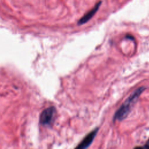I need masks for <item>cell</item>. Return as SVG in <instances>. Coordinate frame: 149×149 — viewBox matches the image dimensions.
<instances>
[{
	"mask_svg": "<svg viewBox=\"0 0 149 149\" xmlns=\"http://www.w3.org/2000/svg\"><path fill=\"white\" fill-rule=\"evenodd\" d=\"M56 115V109L54 107H49L44 111L40 116V123L43 126H51L54 122Z\"/></svg>",
	"mask_w": 149,
	"mask_h": 149,
	"instance_id": "obj_2",
	"label": "cell"
},
{
	"mask_svg": "<svg viewBox=\"0 0 149 149\" xmlns=\"http://www.w3.org/2000/svg\"><path fill=\"white\" fill-rule=\"evenodd\" d=\"M144 90L145 87H140L137 89L134 92H133V94H132L127 98V100L123 102V104L115 112L113 116V121L116 120L120 121L127 117L132 109V106Z\"/></svg>",
	"mask_w": 149,
	"mask_h": 149,
	"instance_id": "obj_1",
	"label": "cell"
},
{
	"mask_svg": "<svg viewBox=\"0 0 149 149\" xmlns=\"http://www.w3.org/2000/svg\"><path fill=\"white\" fill-rule=\"evenodd\" d=\"M102 3V1L98 2L93 7V9H91L90 10H89L87 13H86L83 17H81L78 21L77 24L78 25H82L83 24H85L88 21H89L96 13V12L98 11V10L100 8V5Z\"/></svg>",
	"mask_w": 149,
	"mask_h": 149,
	"instance_id": "obj_4",
	"label": "cell"
},
{
	"mask_svg": "<svg viewBox=\"0 0 149 149\" xmlns=\"http://www.w3.org/2000/svg\"><path fill=\"white\" fill-rule=\"evenodd\" d=\"M145 147L146 148H149V140L147 141L146 145H145Z\"/></svg>",
	"mask_w": 149,
	"mask_h": 149,
	"instance_id": "obj_5",
	"label": "cell"
},
{
	"mask_svg": "<svg viewBox=\"0 0 149 149\" xmlns=\"http://www.w3.org/2000/svg\"><path fill=\"white\" fill-rule=\"evenodd\" d=\"M98 131V128L97 127L95 129L93 130L91 132H90L89 133H88L81 140V141L77 145V146L76 147V148L83 149L88 147L93 141Z\"/></svg>",
	"mask_w": 149,
	"mask_h": 149,
	"instance_id": "obj_3",
	"label": "cell"
}]
</instances>
